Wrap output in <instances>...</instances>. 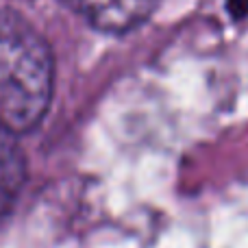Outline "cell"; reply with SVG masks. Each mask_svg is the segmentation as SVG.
Wrapping results in <instances>:
<instances>
[{
  "mask_svg": "<svg viewBox=\"0 0 248 248\" xmlns=\"http://www.w3.org/2000/svg\"><path fill=\"white\" fill-rule=\"evenodd\" d=\"M26 179V159L11 133L0 124V214L13 202Z\"/></svg>",
  "mask_w": 248,
  "mask_h": 248,
  "instance_id": "3",
  "label": "cell"
},
{
  "mask_svg": "<svg viewBox=\"0 0 248 248\" xmlns=\"http://www.w3.org/2000/svg\"><path fill=\"white\" fill-rule=\"evenodd\" d=\"M55 92V57L42 33L13 9H0V124L16 135L37 128Z\"/></svg>",
  "mask_w": 248,
  "mask_h": 248,
  "instance_id": "1",
  "label": "cell"
},
{
  "mask_svg": "<svg viewBox=\"0 0 248 248\" xmlns=\"http://www.w3.org/2000/svg\"><path fill=\"white\" fill-rule=\"evenodd\" d=\"M227 7L231 17H235V20L248 16V0H227Z\"/></svg>",
  "mask_w": 248,
  "mask_h": 248,
  "instance_id": "4",
  "label": "cell"
},
{
  "mask_svg": "<svg viewBox=\"0 0 248 248\" xmlns=\"http://www.w3.org/2000/svg\"><path fill=\"white\" fill-rule=\"evenodd\" d=\"M100 33L124 35L140 29L157 11L159 0H65Z\"/></svg>",
  "mask_w": 248,
  "mask_h": 248,
  "instance_id": "2",
  "label": "cell"
}]
</instances>
